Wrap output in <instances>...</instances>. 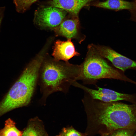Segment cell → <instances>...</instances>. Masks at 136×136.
Listing matches in <instances>:
<instances>
[{
    "mask_svg": "<svg viewBox=\"0 0 136 136\" xmlns=\"http://www.w3.org/2000/svg\"><path fill=\"white\" fill-rule=\"evenodd\" d=\"M93 0H48L49 5L57 7L66 11L70 15L78 16L81 9Z\"/></svg>",
    "mask_w": 136,
    "mask_h": 136,
    "instance_id": "10",
    "label": "cell"
},
{
    "mask_svg": "<svg viewBox=\"0 0 136 136\" xmlns=\"http://www.w3.org/2000/svg\"><path fill=\"white\" fill-rule=\"evenodd\" d=\"M67 13L66 11L54 6L42 7L35 11L33 22L40 28L52 30L61 23Z\"/></svg>",
    "mask_w": 136,
    "mask_h": 136,
    "instance_id": "5",
    "label": "cell"
},
{
    "mask_svg": "<svg viewBox=\"0 0 136 136\" xmlns=\"http://www.w3.org/2000/svg\"><path fill=\"white\" fill-rule=\"evenodd\" d=\"M22 136H49L43 121L37 117L28 121Z\"/></svg>",
    "mask_w": 136,
    "mask_h": 136,
    "instance_id": "11",
    "label": "cell"
},
{
    "mask_svg": "<svg viewBox=\"0 0 136 136\" xmlns=\"http://www.w3.org/2000/svg\"><path fill=\"white\" fill-rule=\"evenodd\" d=\"M132 6L131 9L129 11L130 16L129 20L136 22V0H132Z\"/></svg>",
    "mask_w": 136,
    "mask_h": 136,
    "instance_id": "17",
    "label": "cell"
},
{
    "mask_svg": "<svg viewBox=\"0 0 136 136\" xmlns=\"http://www.w3.org/2000/svg\"><path fill=\"white\" fill-rule=\"evenodd\" d=\"M47 55L42 49L24 68L0 101V117L30 103L38 83L40 69Z\"/></svg>",
    "mask_w": 136,
    "mask_h": 136,
    "instance_id": "2",
    "label": "cell"
},
{
    "mask_svg": "<svg viewBox=\"0 0 136 136\" xmlns=\"http://www.w3.org/2000/svg\"><path fill=\"white\" fill-rule=\"evenodd\" d=\"M92 4L93 6L97 7L117 11L123 10L129 11L131 9L132 6V1L125 0H107Z\"/></svg>",
    "mask_w": 136,
    "mask_h": 136,
    "instance_id": "12",
    "label": "cell"
},
{
    "mask_svg": "<svg viewBox=\"0 0 136 136\" xmlns=\"http://www.w3.org/2000/svg\"><path fill=\"white\" fill-rule=\"evenodd\" d=\"M23 132L17 128L14 121L9 118L5 121L4 127L0 130V136H22Z\"/></svg>",
    "mask_w": 136,
    "mask_h": 136,
    "instance_id": "13",
    "label": "cell"
},
{
    "mask_svg": "<svg viewBox=\"0 0 136 136\" xmlns=\"http://www.w3.org/2000/svg\"><path fill=\"white\" fill-rule=\"evenodd\" d=\"M73 86L83 90L94 99L106 102L124 100L132 104H136V95L135 94L121 93L111 89L101 88L97 86V89H94L88 87L77 81L74 82Z\"/></svg>",
    "mask_w": 136,
    "mask_h": 136,
    "instance_id": "6",
    "label": "cell"
},
{
    "mask_svg": "<svg viewBox=\"0 0 136 136\" xmlns=\"http://www.w3.org/2000/svg\"><path fill=\"white\" fill-rule=\"evenodd\" d=\"M52 55L56 60L68 61L73 57L80 55L75 50L71 39H67L66 41L57 40L54 43Z\"/></svg>",
    "mask_w": 136,
    "mask_h": 136,
    "instance_id": "9",
    "label": "cell"
},
{
    "mask_svg": "<svg viewBox=\"0 0 136 136\" xmlns=\"http://www.w3.org/2000/svg\"><path fill=\"white\" fill-rule=\"evenodd\" d=\"M38 0H14L16 11L18 13H23Z\"/></svg>",
    "mask_w": 136,
    "mask_h": 136,
    "instance_id": "14",
    "label": "cell"
},
{
    "mask_svg": "<svg viewBox=\"0 0 136 136\" xmlns=\"http://www.w3.org/2000/svg\"><path fill=\"white\" fill-rule=\"evenodd\" d=\"M81 100L87 117V136H104L116 130L131 129L135 124L136 115L130 105L102 101L85 92Z\"/></svg>",
    "mask_w": 136,
    "mask_h": 136,
    "instance_id": "1",
    "label": "cell"
},
{
    "mask_svg": "<svg viewBox=\"0 0 136 136\" xmlns=\"http://www.w3.org/2000/svg\"><path fill=\"white\" fill-rule=\"evenodd\" d=\"M66 16L61 23L52 30L57 36H62L68 39H74L80 44L86 36L81 32L78 16L71 15Z\"/></svg>",
    "mask_w": 136,
    "mask_h": 136,
    "instance_id": "7",
    "label": "cell"
},
{
    "mask_svg": "<svg viewBox=\"0 0 136 136\" xmlns=\"http://www.w3.org/2000/svg\"><path fill=\"white\" fill-rule=\"evenodd\" d=\"M87 51L82 63L79 80L84 84L96 86L98 80L113 79L127 82L136 85V82L127 77L124 72L110 64L96 51L92 44L88 45Z\"/></svg>",
    "mask_w": 136,
    "mask_h": 136,
    "instance_id": "4",
    "label": "cell"
},
{
    "mask_svg": "<svg viewBox=\"0 0 136 136\" xmlns=\"http://www.w3.org/2000/svg\"><path fill=\"white\" fill-rule=\"evenodd\" d=\"M136 131L132 129H119L114 130L104 136H133Z\"/></svg>",
    "mask_w": 136,
    "mask_h": 136,
    "instance_id": "16",
    "label": "cell"
},
{
    "mask_svg": "<svg viewBox=\"0 0 136 136\" xmlns=\"http://www.w3.org/2000/svg\"><path fill=\"white\" fill-rule=\"evenodd\" d=\"M46 57L41 66L38 81L42 94L40 101L43 105L52 93L57 91L67 93L70 87L79 80L82 70L81 64Z\"/></svg>",
    "mask_w": 136,
    "mask_h": 136,
    "instance_id": "3",
    "label": "cell"
},
{
    "mask_svg": "<svg viewBox=\"0 0 136 136\" xmlns=\"http://www.w3.org/2000/svg\"><path fill=\"white\" fill-rule=\"evenodd\" d=\"M92 44L98 53L110 61L114 67L123 72H124L133 66V60L119 53L111 48L104 45Z\"/></svg>",
    "mask_w": 136,
    "mask_h": 136,
    "instance_id": "8",
    "label": "cell"
},
{
    "mask_svg": "<svg viewBox=\"0 0 136 136\" xmlns=\"http://www.w3.org/2000/svg\"><path fill=\"white\" fill-rule=\"evenodd\" d=\"M5 9V7H0V27L1 23L3 17Z\"/></svg>",
    "mask_w": 136,
    "mask_h": 136,
    "instance_id": "18",
    "label": "cell"
},
{
    "mask_svg": "<svg viewBox=\"0 0 136 136\" xmlns=\"http://www.w3.org/2000/svg\"><path fill=\"white\" fill-rule=\"evenodd\" d=\"M133 136H136V132H135Z\"/></svg>",
    "mask_w": 136,
    "mask_h": 136,
    "instance_id": "19",
    "label": "cell"
},
{
    "mask_svg": "<svg viewBox=\"0 0 136 136\" xmlns=\"http://www.w3.org/2000/svg\"><path fill=\"white\" fill-rule=\"evenodd\" d=\"M56 136H87V134L85 132L78 131L71 126L63 128L59 134Z\"/></svg>",
    "mask_w": 136,
    "mask_h": 136,
    "instance_id": "15",
    "label": "cell"
}]
</instances>
